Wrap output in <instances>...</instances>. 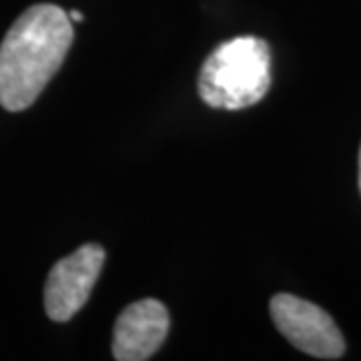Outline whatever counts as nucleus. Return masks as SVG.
<instances>
[{
  "instance_id": "f257e3e1",
  "label": "nucleus",
  "mask_w": 361,
  "mask_h": 361,
  "mask_svg": "<svg viewBox=\"0 0 361 361\" xmlns=\"http://www.w3.org/2000/svg\"><path fill=\"white\" fill-rule=\"evenodd\" d=\"M73 39V23L61 6L37 4L20 14L0 44V104L18 113L35 103Z\"/></svg>"
},
{
  "instance_id": "f03ea898",
  "label": "nucleus",
  "mask_w": 361,
  "mask_h": 361,
  "mask_svg": "<svg viewBox=\"0 0 361 361\" xmlns=\"http://www.w3.org/2000/svg\"><path fill=\"white\" fill-rule=\"evenodd\" d=\"M269 87V47L257 37H237L219 44L199 73L201 99L223 111L253 106L267 94Z\"/></svg>"
},
{
  "instance_id": "7ed1b4c3",
  "label": "nucleus",
  "mask_w": 361,
  "mask_h": 361,
  "mask_svg": "<svg viewBox=\"0 0 361 361\" xmlns=\"http://www.w3.org/2000/svg\"><path fill=\"white\" fill-rule=\"evenodd\" d=\"M269 311L281 336L303 353L319 360H337L343 355V336L319 305L301 297L279 293L271 299Z\"/></svg>"
},
{
  "instance_id": "20e7f679",
  "label": "nucleus",
  "mask_w": 361,
  "mask_h": 361,
  "mask_svg": "<svg viewBox=\"0 0 361 361\" xmlns=\"http://www.w3.org/2000/svg\"><path fill=\"white\" fill-rule=\"evenodd\" d=\"M103 263V247L87 243L52 267L44 287V310L52 322H68L77 315L90 297Z\"/></svg>"
},
{
  "instance_id": "39448f33",
  "label": "nucleus",
  "mask_w": 361,
  "mask_h": 361,
  "mask_svg": "<svg viewBox=\"0 0 361 361\" xmlns=\"http://www.w3.org/2000/svg\"><path fill=\"white\" fill-rule=\"evenodd\" d=\"M169 334V313L157 299L130 303L118 315L113 337V355L118 361H145L153 357Z\"/></svg>"
},
{
  "instance_id": "423d86ee",
  "label": "nucleus",
  "mask_w": 361,
  "mask_h": 361,
  "mask_svg": "<svg viewBox=\"0 0 361 361\" xmlns=\"http://www.w3.org/2000/svg\"><path fill=\"white\" fill-rule=\"evenodd\" d=\"M68 18H71V23H82V13L80 11H73V13H68Z\"/></svg>"
},
{
  "instance_id": "0eeeda50",
  "label": "nucleus",
  "mask_w": 361,
  "mask_h": 361,
  "mask_svg": "<svg viewBox=\"0 0 361 361\" xmlns=\"http://www.w3.org/2000/svg\"><path fill=\"white\" fill-rule=\"evenodd\" d=\"M360 189H361V151H360Z\"/></svg>"
}]
</instances>
